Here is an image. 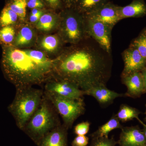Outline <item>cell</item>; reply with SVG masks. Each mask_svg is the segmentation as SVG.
Masks as SVG:
<instances>
[{"instance_id": "obj_2", "label": "cell", "mask_w": 146, "mask_h": 146, "mask_svg": "<svg viewBox=\"0 0 146 146\" xmlns=\"http://www.w3.org/2000/svg\"><path fill=\"white\" fill-rule=\"evenodd\" d=\"M55 62L40 51L9 47L4 52L2 66L7 77L16 88L47 80L53 73Z\"/></svg>"}, {"instance_id": "obj_25", "label": "cell", "mask_w": 146, "mask_h": 146, "mask_svg": "<svg viewBox=\"0 0 146 146\" xmlns=\"http://www.w3.org/2000/svg\"><path fill=\"white\" fill-rule=\"evenodd\" d=\"M15 32L13 27L8 26L0 29V41L5 44H9L13 42Z\"/></svg>"}, {"instance_id": "obj_18", "label": "cell", "mask_w": 146, "mask_h": 146, "mask_svg": "<svg viewBox=\"0 0 146 146\" xmlns=\"http://www.w3.org/2000/svg\"><path fill=\"white\" fill-rule=\"evenodd\" d=\"M141 112L137 108L126 104H123L116 115V117L122 123L126 122L134 119H138Z\"/></svg>"}, {"instance_id": "obj_22", "label": "cell", "mask_w": 146, "mask_h": 146, "mask_svg": "<svg viewBox=\"0 0 146 146\" xmlns=\"http://www.w3.org/2000/svg\"><path fill=\"white\" fill-rule=\"evenodd\" d=\"M130 45L136 48L146 60V27L142 30L138 36L133 39Z\"/></svg>"}, {"instance_id": "obj_23", "label": "cell", "mask_w": 146, "mask_h": 146, "mask_svg": "<svg viewBox=\"0 0 146 146\" xmlns=\"http://www.w3.org/2000/svg\"><path fill=\"white\" fill-rule=\"evenodd\" d=\"M27 1L28 0H13L8 6L21 21H24L26 16Z\"/></svg>"}, {"instance_id": "obj_14", "label": "cell", "mask_w": 146, "mask_h": 146, "mask_svg": "<svg viewBox=\"0 0 146 146\" xmlns=\"http://www.w3.org/2000/svg\"><path fill=\"white\" fill-rule=\"evenodd\" d=\"M85 95L94 97L102 106H107L119 97H125L124 94H119L108 89L106 85H98L91 88L85 93Z\"/></svg>"}, {"instance_id": "obj_21", "label": "cell", "mask_w": 146, "mask_h": 146, "mask_svg": "<svg viewBox=\"0 0 146 146\" xmlns=\"http://www.w3.org/2000/svg\"><path fill=\"white\" fill-rule=\"evenodd\" d=\"M18 16L9 7L7 6L3 9L0 16V27L10 26L15 23L18 20Z\"/></svg>"}, {"instance_id": "obj_3", "label": "cell", "mask_w": 146, "mask_h": 146, "mask_svg": "<svg viewBox=\"0 0 146 146\" xmlns=\"http://www.w3.org/2000/svg\"><path fill=\"white\" fill-rule=\"evenodd\" d=\"M15 98L8 106V110L21 130L34 115L41 104L44 91L32 86L16 87Z\"/></svg>"}, {"instance_id": "obj_28", "label": "cell", "mask_w": 146, "mask_h": 146, "mask_svg": "<svg viewBox=\"0 0 146 146\" xmlns=\"http://www.w3.org/2000/svg\"><path fill=\"white\" fill-rule=\"evenodd\" d=\"M89 138L85 136H77L73 140L71 146H86L89 143Z\"/></svg>"}, {"instance_id": "obj_8", "label": "cell", "mask_w": 146, "mask_h": 146, "mask_svg": "<svg viewBox=\"0 0 146 146\" xmlns=\"http://www.w3.org/2000/svg\"><path fill=\"white\" fill-rule=\"evenodd\" d=\"M45 92L71 99L83 98L84 92L77 86L66 80L57 79L48 82L45 86Z\"/></svg>"}, {"instance_id": "obj_30", "label": "cell", "mask_w": 146, "mask_h": 146, "mask_svg": "<svg viewBox=\"0 0 146 146\" xmlns=\"http://www.w3.org/2000/svg\"><path fill=\"white\" fill-rule=\"evenodd\" d=\"M49 6L53 9H58L61 5L60 0H43Z\"/></svg>"}, {"instance_id": "obj_31", "label": "cell", "mask_w": 146, "mask_h": 146, "mask_svg": "<svg viewBox=\"0 0 146 146\" xmlns=\"http://www.w3.org/2000/svg\"><path fill=\"white\" fill-rule=\"evenodd\" d=\"M43 14H44V12L42 10L37 14L31 15L30 17V21L32 23H37L40 19V17Z\"/></svg>"}, {"instance_id": "obj_1", "label": "cell", "mask_w": 146, "mask_h": 146, "mask_svg": "<svg viewBox=\"0 0 146 146\" xmlns=\"http://www.w3.org/2000/svg\"><path fill=\"white\" fill-rule=\"evenodd\" d=\"M111 55L90 36L86 44L66 51L56 60L53 73L58 79L70 82L85 94L94 86H106L112 72Z\"/></svg>"}, {"instance_id": "obj_16", "label": "cell", "mask_w": 146, "mask_h": 146, "mask_svg": "<svg viewBox=\"0 0 146 146\" xmlns=\"http://www.w3.org/2000/svg\"><path fill=\"white\" fill-rule=\"evenodd\" d=\"M109 2V0H77L73 7L85 16Z\"/></svg>"}, {"instance_id": "obj_35", "label": "cell", "mask_w": 146, "mask_h": 146, "mask_svg": "<svg viewBox=\"0 0 146 146\" xmlns=\"http://www.w3.org/2000/svg\"><path fill=\"white\" fill-rule=\"evenodd\" d=\"M145 107H146V110H145V119H144V121H145L146 122V104L145 105Z\"/></svg>"}, {"instance_id": "obj_6", "label": "cell", "mask_w": 146, "mask_h": 146, "mask_svg": "<svg viewBox=\"0 0 146 146\" xmlns=\"http://www.w3.org/2000/svg\"><path fill=\"white\" fill-rule=\"evenodd\" d=\"M44 94L62 118L63 125L68 129L72 127L76 120L85 112V104L83 98H68L44 91Z\"/></svg>"}, {"instance_id": "obj_36", "label": "cell", "mask_w": 146, "mask_h": 146, "mask_svg": "<svg viewBox=\"0 0 146 146\" xmlns=\"http://www.w3.org/2000/svg\"><path fill=\"white\" fill-rule=\"evenodd\" d=\"M145 146H146V145H145Z\"/></svg>"}, {"instance_id": "obj_5", "label": "cell", "mask_w": 146, "mask_h": 146, "mask_svg": "<svg viewBox=\"0 0 146 146\" xmlns=\"http://www.w3.org/2000/svg\"><path fill=\"white\" fill-rule=\"evenodd\" d=\"M60 19V33L64 42L76 44L90 36L86 30V17L73 7L63 11Z\"/></svg>"}, {"instance_id": "obj_4", "label": "cell", "mask_w": 146, "mask_h": 146, "mask_svg": "<svg viewBox=\"0 0 146 146\" xmlns=\"http://www.w3.org/2000/svg\"><path fill=\"white\" fill-rule=\"evenodd\" d=\"M61 124L59 114L44 94L39 108L22 131L37 145L47 133Z\"/></svg>"}, {"instance_id": "obj_29", "label": "cell", "mask_w": 146, "mask_h": 146, "mask_svg": "<svg viewBox=\"0 0 146 146\" xmlns=\"http://www.w3.org/2000/svg\"><path fill=\"white\" fill-rule=\"evenodd\" d=\"M44 6L42 0H28L27 7L29 8L33 9H42Z\"/></svg>"}, {"instance_id": "obj_32", "label": "cell", "mask_w": 146, "mask_h": 146, "mask_svg": "<svg viewBox=\"0 0 146 146\" xmlns=\"http://www.w3.org/2000/svg\"><path fill=\"white\" fill-rule=\"evenodd\" d=\"M63 2L67 5L68 8L73 7L75 4L77 0H63Z\"/></svg>"}, {"instance_id": "obj_7", "label": "cell", "mask_w": 146, "mask_h": 146, "mask_svg": "<svg viewBox=\"0 0 146 146\" xmlns=\"http://www.w3.org/2000/svg\"><path fill=\"white\" fill-rule=\"evenodd\" d=\"M86 27L89 36L104 51L111 54V31L113 28L99 21L86 18Z\"/></svg>"}, {"instance_id": "obj_13", "label": "cell", "mask_w": 146, "mask_h": 146, "mask_svg": "<svg viewBox=\"0 0 146 146\" xmlns=\"http://www.w3.org/2000/svg\"><path fill=\"white\" fill-rule=\"evenodd\" d=\"M68 129L63 124L50 131L40 140L37 146H68Z\"/></svg>"}, {"instance_id": "obj_33", "label": "cell", "mask_w": 146, "mask_h": 146, "mask_svg": "<svg viewBox=\"0 0 146 146\" xmlns=\"http://www.w3.org/2000/svg\"><path fill=\"white\" fill-rule=\"evenodd\" d=\"M143 80L144 89H145V94L146 93V67L141 71Z\"/></svg>"}, {"instance_id": "obj_26", "label": "cell", "mask_w": 146, "mask_h": 146, "mask_svg": "<svg viewBox=\"0 0 146 146\" xmlns=\"http://www.w3.org/2000/svg\"><path fill=\"white\" fill-rule=\"evenodd\" d=\"M117 144V141L112 136L111 138L102 137L91 138L90 146H116Z\"/></svg>"}, {"instance_id": "obj_19", "label": "cell", "mask_w": 146, "mask_h": 146, "mask_svg": "<svg viewBox=\"0 0 146 146\" xmlns=\"http://www.w3.org/2000/svg\"><path fill=\"white\" fill-rule=\"evenodd\" d=\"M58 21L57 16L52 13H44L36 23V28L42 31H50L54 28Z\"/></svg>"}, {"instance_id": "obj_20", "label": "cell", "mask_w": 146, "mask_h": 146, "mask_svg": "<svg viewBox=\"0 0 146 146\" xmlns=\"http://www.w3.org/2000/svg\"><path fill=\"white\" fill-rule=\"evenodd\" d=\"M34 33L29 27H24L21 29L16 36L15 45L17 47H21L28 45L32 41Z\"/></svg>"}, {"instance_id": "obj_17", "label": "cell", "mask_w": 146, "mask_h": 146, "mask_svg": "<svg viewBox=\"0 0 146 146\" xmlns=\"http://www.w3.org/2000/svg\"><path fill=\"white\" fill-rule=\"evenodd\" d=\"M123 126L119 120L116 117V115L114 114L108 121L99 127L96 131L90 134L91 138H108L110 132L117 129H121Z\"/></svg>"}, {"instance_id": "obj_10", "label": "cell", "mask_w": 146, "mask_h": 146, "mask_svg": "<svg viewBox=\"0 0 146 146\" xmlns=\"http://www.w3.org/2000/svg\"><path fill=\"white\" fill-rule=\"evenodd\" d=\"M122 56L124 67L121 76L141 72L146 67V60L138 50L131 45L124 51Z\"/></svg>"}, {"instance_id": "obj_34", "label": "cell", "mask_w": 146, "mask_h": 146, "mask_svg": "<svg viewBox=\"0 0 146 146\" xmlns=\"http://www.w3.org/2000/svg\"><path fill=\"white\" fill-rule=\"evenodd\" d=\"M137 120H138V121L139 122V123H140L143 125V129H142V130H143V132L144 134H145V136L146 137V124L144 123L142 121H141L139 118H138V119H137Z\"/></svg>"}, {"instance_id": "obj_12", "label": "cell", "mask_w": 146, "mask_h": 146, "mask_svg": "<svg viewBox=\"0 0 146 146\" xmlns=\"http://www.w3.org/2000/svg\"><path fill=\"white\" fill-rule=\"evenodd\" d=\"M122 82L127 88L125 97L133 98H140L145 94L143 76L141 72H135L121 76Z\"/></svg>"}, {"instance_id": "obj_24", "label": "cell", "mask_w": 146, "mask_h": 146, "mask_svg": "<svg viewBox=\"0 0 146 146\" xmlns=\"http://www.w3.org/2000/svg\"><path fill=\"white\" fill-rule=\"evenodd\" d=\"M59 44L60 41L58 37L55 35H50L45 36L43 38L41 45L45 50L52 52L57 49Z\"/></svg>"}, {"instance_id": "obj_15", "label": "cell", "mask_w": 146, "mask_h": 146, "mask_svg": "<svg viewBox=\"0 0 146 146\" xmlns=\"http://www.w3.org/2000/svg\"><path fill=\"white\" fill-rule=\"evenodd\" d=\"M121 20L128 18H141L146 16V3L144 0H133L124 7L118 6Z\"/></svg>"}, {"instance_id": "obj_9", "label": "cell", "mask_w": 146, "mask_h": 146, "mask_svg": "<svg viewBox=\"0 0 146 146\" xmlns=\"http://www.w3.org/2000/svg\"><path fill=\"white\" fill-rule=\"evenodd\" d=\"M85 17L101 22L112 28L121 20L118 6L110 1Z\"/></svg>"}, {"instance_id": "obj_27", "label": "cell", "mask_w": 146, "mask_h": 146, "mask_svg": "<svg viewBox=\"0 0 146 146\" xmlns=\"http://www.w3.org/2000/svg\"><path fill=\"white\" fill-rule=\"evenodd\" d=\"M90 123L88 121L82 122L75 126L74 132L77 136H84L89 132Z\"/></svg>"}, {"instance_id": "obj_11", "label": "cell", "mask_w": 146, "mask_h": 146, "mask_svg": "<svg viewBox=\"0 0 146 146\" xmlns=\"http://www.w3.org/2000/svg\"><path fill=\"white\" fill-rule=\"evenodd\" d=\"M117 142L119 146H145L146 137L139 126L123 127Z\"/></svg>"}]
</instances>
